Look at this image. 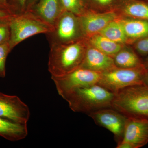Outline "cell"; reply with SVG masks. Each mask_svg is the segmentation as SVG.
I'll return each instance as SVG.
<instances>
[{
    "mask_svg": "<svg viewBox=\"0 0 148 148\" xmlns=\"http://www.w3.org/2000/svg\"><path fill=\"white\" fill-rule=\"evenodd\" d=\"M114 93L96 84L76 88L63 98L75 112L87 114L92 112L112 108Z\"/></svg>",
    "mask_w": 148,
    "mask_h": 148,
    "instance_id": "cell-1",
    "label": "cell"
},
{
    "mask_svg": "<svg viewBox=\"0 0 148 148\" xmlns=\"http://www.w3.org/2000/svg\"><path fill=\"white\" fill-rule=\"evenodd\" d=\"M112 108L126 117L148 119V86L144 84L121 89L114 93Z\"/></svg>",
    "mask_w": 148,
    "mask_h": 148,
    "instance_id": "cell-2",
    "label": "cell"
},
{
    "mask_svg": "<svg viewBox=\"0 0 148 148\" xmlns=\"http://www.w3.org/2000/svg\"><path fill=\"white\" fill-rule=\"evenodd\" d=\"M81 42L50 45L48 67L51 77H59L79 68L85 52Z\"/></svg>",
    "mask_w": 148,
    "mask_h": 148,
    "instance_id": "cell-3",
    "label": "cell"
},
{
    "mask_svg": "<svg viewBox=\"0 0 148 148\" xmlns=\"http://www.w3.org/2000/svg\"><path fill=\"white\" fill-rule=\"evenodd\" d=\"M10 38L9 45L11 50L28 38L41 34H47L53 27L46 23L32 12L13 14L9 19Z\"/></svg>",
    "mask_w": 148,
    "mask_h": 148,
    "instance_id": "cell-4",
    "label": "cell"
},
{
    "mask_svg": "<svg viewBox=\"0 0 148 148\" xmlns=\"http://www.w3.org/2000/svg\"><path fill=\"white\" fill-rule=\"evenodd\" d=\"M146 71L144 65L132 69L116 67L101 73L98 84L115 93L128 86L143 84Z\"/></svg>",
    "mask_w": 148,
    "mask_h": 148,
    "instance_id": "cell-5",
    "label": "cell"
},
{
    "mask_svg": "<svg viewBox=\"0 0 148 148\" xmlns=\"http://www.w3.org/2000/svg\"><path fill=\"white\" fill-rule=\"evenodd\" d=\"M64 11L57 18L50 32L46 34L49 45L69 44L77 42L80 31L83 32L79 17Z\"/></svg>",
    "mask_w": 148,
    "mask_h": 148,
    "instance_id": "cell-6",
    "label": "cell"
},
{
    "mask_svg": "<svg viewBox=\"0 0 148 148\" xmlns=\"http://www.w3.org/2000/svg\"><path fill=\"white\" fill-rule=\"evenodd\" d=\"M101 74L80 67L62 76L51 78L58 94L63 98L76 88L98 84Z\"/></svg>",
    "mask_w": 148,
    "mask_h": 148,
    "instance_id": "cell-7",
    "label": "cell"
},
{
    "mask_svg": "<svg viewBox=\"0 0 148 148\" xmlns=\"http://www.w3.org/2000/svg\"><path fill=\"white\" fill-rule=\"evenodd\" d=\"M148 143V119L127 117L122 140L116 148H139Z\"/></svg>",
    "mask_w": 148,
    "mask_h": 148,
    "instance_id": "cell-8",
    "label": "cell"
},
{
    "mask_svg": "<svg viewBox=\"0 0 148 148\" xmlns=\"http://www.w3.org/2000/svg\"><path fill=\"white\" fill-rule=\"evenodd\" d=\"M96 124L113 134L117 143L122 140L126 117L112 108L98 110L88 114Z\"/></svg>",
    "mask_w": 148,
    "mask_h": 148,
    "instance_id": "cell-9",
    "label": "cell"
},
{
    "mask_svg": "<svg viewBox=\"0 0 148 148\" xmlns=\"http://www.w3.org/2000/svg\"><path fill=\"white\" fill-rule=\"evenodd\" d=\"M30 115L29 106L19 97L0 92V117L14 122L27 124Z\"/></svg>",
    "mask_w": 148,
    "mask_h": 148,
    "instance_id": "cell-10",
    "label": "cell"
},
{
    "mask_svg": "<svg viewBox=\"0 0 148 148\" xmlns=\"http://www.w3.org/2000/svg\"><path fill=\"white\" fill-rule=\"evenodd\" d=\"M80 67L102 73L116 67L112 57L95 48H89L85 52Z\"/></svg>",
    "mask_w": 148,
    "mask_h": 148,
    "instance_id": "cell-11",
    "label": "cell"
},
{
    "mask_svg": "<svg viewBox=\"0 0 148 148\" xmlns=\"http://www.w3.org/2000/svg\"><path fill=\"white\" fill-rule=\"evenodd\" d=\"M28 11L53 27L63 11L59 0H38Z\"/></svg>",
    "mask_w": 148,
    "mask_h": 148,
    "instance_id": "cell-12",
    "label": "cell"
},
{
    "mask_svg": "<svg viewBox=\"0 0 148 148\" xmlns=\"http://www.w3.org/2000/svg\"><path fill=\"white\" fill-rule=\"evenodd\" d=\"M116 14L114 12L86 14L79 16L84 34H90L100 32L111 21L114 20Z\"/></svg>",
    "mask_w": 148,
    "mask_h": 148,
    "instance_id": "cell-13",
    "label": "cell"
},
{
    "mask_svg": "<svg viewBox=\"0 0 148 148\" xmlns=\"http://www.w3.org/2000/svg\"><path fill=\"white\" fill-rule=\"evenodd\" d=\"M28 134L27 124L11 121L0 117V136L12 142L25 139Z\"/></svg>",
    "mask_w": 148,
    "mask_h": 148,
    "instance_id": "cell-14",
    "label": "cell"
},
{
    "mask_svg": "<svg viewBox=\"0 0 148 148\" xmlns=\"http://www.w3.org/2000/svg\"><path fill=\"white\" fill-rule=\"evenodd\" d=\"M120 21L127 38L138 40L148 36V21L133 18Z\"/></svg>",
    "mask_w": 148,
    "mask_h": 148,
    "instance_id": "cell-15",
    "label": "cell"
},
{
    "mask_svg": "<svg viewBox=\"0 0 148 148\" xmlns=\"http://www.w3.org/2000/svg\"><path fill=\"white\" fill-rule=\"evenodd\" d=\"M113 58L115 65L117 68L132 69L143 65V61L131 51L120 50Z\"/></svg>",
    "mask_w": 148,
    "mask_h": 148,
    "instance_id": "cell-16",
    "label": "cell"
},
{
    "mask_svg": "<svg viewBox=\"0 0 148 148\" xmlns=\"http://www.w3.org/2000/svg\"><path fill=\"white\" fill-rule=\"evenodd\" d=\"M90 42L95 48L110 56H114L121 50V46L102 35H95L90 40Z\"/></svg>",
    "mask_w": 148,
    "mask_h": 148,
    "instance_id": "cell-17",
    "label": "cell"
},
{
    "mask_svg": "<svg viewBox=\"0 0 148 148\" xmlns=\"http://www.w3.org/2000/svg\"><path fill=\"white\" fill-rule=\"evenodd\" d=\"M100 34L115 42L123 43L127 37L120 21H111L100 32Z\"/></svg>",
    "mask_w": 148,
    "mask_h": 148,
    "instance_id": "cell-18",
    "label": "cell"
},
{
    "mask_svg": "<svg viewBox=\"0 0 148 148\" xmlns=\"http://www.w3.org/2000/svg\"><path fill=\"white\" fill-rule=\"evenodd\" d=\"M125 13L133 18L148 21V4L142 2L129 3L125 6Z\"/></svg>",
    "mask_w": 148,
    "mask_h": 148,
    "instance_id": "cell-19",
    "label": "cell"
},
{
    "mask_svg": "<svg viewBox=\"0 0 148 148\" xmlns=\"http://www.w3.org/2000/svg\"><path fill=\"white\" fill-rule=\"evenodd\" d=\"M62 10L69 12L77 16L82 15L83 7L82 0H59Z\"/></svg>",
    "mask_w": 148,
    "mask_h": 148,
    "instance_id": "cell-20",
    "label": "cell"
},
{
    "mask_svg": "<svg viewBox=\"0 0 148 148\" xmlns=\"http://www.w3.org/2000/svg\"><path fill=\"white\" fill-rule=\"evenodd\" d=\"M11 51L8 43L0 45V77L4 78L5 77L6 61Z\"/></svg>",
    "mask_w": 148,
    "mask_h": 148,
    "instance_id": "cell-21",
    "label": "cell"
},
{
    "mask_svg": "<svg viewBox=\"0 0 148 148\" xmlns=\"http://www.w3.org/2000/svg\"><path fill=\"white\" fill-rule=\"evenodd\" d=\"M11 12L18 14L25 12L28 0H7Z\"/></svg>",
    "mask_w": 148,
    "mask_h": 148,
    "instance_id": "cell-22",
    "label": "cell"
},
{
    "mask_svg": "<svg viewBox=\"0 0 148 148\" xmlns=\"http://www.w3.org/2000/svg\"><path fill=\"white\" fill-rule=\"evenodd\" d=\"M10 18L0 21V45L8 43L9 41L10 34Z\"/></svg>",
    "mask_w": 148,
    "mask_h": 148,
    "instance_id": "cell-23",
    "label": "cell"
},
{
    "mask_svg": "<svg viewBox=\"0 0 148 148\" xmlns=\"http://www.w3.org/2000/svg\"><path fill=\"white\" fill-rule=\"evenodd\" d=\"M135 48L140 55L148 56V36L138 40L135 44Z\"/></svg>",
    "mask_w": 148,
    "mask_h": 148,
    "instance_id": "cell-24",
    "label": "cell"
},
{
    "mask_svg": "<svg viewBox=\"0 0 148 148\" xmlns=\"http://www.w3.org/2000/svg\"><path fill=\"white\" fill-rule=\"evenodd\" d=\"M0 9L8 12L12 14L9 7L7 0H0Z\"/></svg>",
    "mask_w": 148,
    "mask_h": 148,
    "instance_id": "cell-25",
    "label": "cell"
},
{
    "mask_svg": "<svg viewBox=\"0 0 148 148\" xmlns=\"http://www.w3.org/2000/svg\"><path fill=\"white\" fill-rule=\"evenodd\" d=\"M13 14L8 12L0 9V21L8 19L10 18Z\"/></svg>",
    "mask_w": 148,
    "mask_h": 148,
    "instance_id": "cell-26",
    "label": "cell"
},
{
    "mask_svg": "<svg viewBox=\"0 0 148 148\" xmlns=\"http://www.w3.org/2000/svg\"><path fill=\"white\" fill-rule=\"evenodd\" d=\"M38 0H28L26 6V11L29 10L33 6Z\"/></svg>",
    "mask_w": 148,
    "mask_h": 148,
    "instance_id": "cell-27",
    "label": "cell"
},
{
    "mask_svg": "<svg viewBox=\"0 0 148 148\" xmlns=\"http://www.w3.org/2000/svg\"><path fill=\"white\" fill-rule=\"evenodd\" d=\"M146 71L144 78H143V84L148 86V68H146Z\"/></svg>",
    "mask_w": 148,
    "mask_h": 148,
    "instance_id": "cell-28",
    "label": "cell"
},
{
    "mask_svg": "<svg viewBox=\"0 0 148 148\" xmlns=\"http://www.w3.org/2000/svg\"><path fill=\"white\" fill-rule=\"evenodd\" d=\"M95 1L102 5H107L110 4L112 0H95Z\"/></svg>",
    "mask_w": 148,
    "mask_h": 148,
    "instance_id": "cell-29",
    "label": "cell"
},
{
    "mask_svg": "<svg viewBox=\"0 0 148 148\" xmlns=\"http://www.w3.org/2000/svg\"><path fill=\"white\" fill-rule=\"evenodd\" d=\"M143 65L146 68H148V56L146 57L145 61H143Z\"/></svg>",
    "mask_w": 148,
    "mask_h": 148,
    "instance_id": "cell-30",
    "label": "cell"
}]
</instances>
